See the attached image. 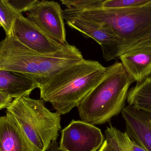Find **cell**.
<instances>
[{"label":"cell","mask_w":151,"mask_h":151,"mask_svg":"<svg viewBox=\"0 0 151 151\" xmlns=\"http://www.w3.org/2000/svg\"><path fill=\"white\" fill-rule=\"evenodd\" d=\"M106 67L83 59L39 85L40 98L61 115L78 106L104 77Z\"/></svg>","instance_id":"1"},{"label":"cell","mask_w":151,"mask_h":151,"mask_svg":"<svg viewBox=\"0 0 151 151\" xmlns=\"http://www.w3.org/2000/svg\"><path fill=\"white\" fill-rule=\"evenodd\" d=\"M83 59L79 49L55 56L37 53L20 42L13 31L0 42V69L28 76L39 85Z\"/></svg>","instance_id":"2"},{"label":"cell","mask_w":151,"mask_h":151,"mask_svg":"<svg viewBox=\"0 0 151 151\" xmlns=\"http://www.w3.org/2000/svg\"><path fill=\"white\" fill-rule=\"evenodd\" d=\"M134 82L121 62L106 67L103 79L77 106L81 119L93 125L110 121L125 107L129 87Z\"/></svg>","instance_id":"3"},{"label":"cell","mask_w":151,"mask_h":151,"mask_svg":"<svg viewBox=\"0 0 151 151\" xmlns=\"http://www.w3.org/2000/svg\"><path fill=\"white\" fill-rule=\"evenodd\" d=\"M64 11L111 29L119 40V58L126 46L151 34V1L143 5L120 9H66Z\"/></svg>","instance_id":"4"},{"label":"cell","mask_w":151,"mask_h":151,"mask_svg":"<svg viewBox=\"0 0 151 151\" xmlns=\"http://www.w3.org/2000/svg\"><path fill=\"white\" fill-rule=\"evenodd\" d=\"M39 151H46L61 129V114L50 112L42 99L29 95L15 98L6 108Z\"/></svg>","instance_id":"5"},{"label":"cell","mask_w":151,"mask_h":151,"mask_svg":"<svg viewBox=\"0 0 151 151\" xmlns=\"http://www.w3.org/2000/svg\"><path fill=\"white\" fill-rule=\"evenodd\" d=\"M13 30L22 44L42 55L55 56L79 49L68 43L63 44L49 37L22 13H17Z\"/></svg>","instance_id":"6"},{"label":"cell","mask_w":151,"mask_h":151,"mask_svg":"<svg viewBox=\"0 0 151 151\" xmlns=\"http://www.w3.org/2000/svg\"><path fill=\"white\" fill-rule=\"evenodd\" d=\"M63 11L55 1L37 0L27 13V18L44 33L59 43H67Z\"/></svg>","instance_id":"7"},{"label":"cell","mask_w":151,"mask_h":151,"mask_svg":"<svg viewBox=\"0 0 151 151\" xmlns=\"http://www.w3.org/2000/svg\"><path fill=\"white\" fill-rule=\"evenodd\" d=\"M63 16L70 27L79 31L86 37L93 39L100 45L106 61L119 58V40L109 27L64 10Z\"/></svg>","instance_id":"8"},{"label":"cell","mask_w":151,"mask_h":151,"mask_svg":"<svg viewBox=\"0 0 151 151\" xmlns=\"http://www.w3.org/2000/svg\"><path fill=\"white\" fill-rule=\"evenodd\" d=\"M61 133V151H97L105 140L101 129L82 121H72Z\"/></svg>","instance_id":"9"},{"label":"cell","mask_w":151,"mask_h":151,"mask_svg":"<svg viewBox=\"0 0 151 151\" xmlns=\"http://www.w3.org/2000/svg\"><path fill=\"white\" fill-rule=\"evenodd\" d=\"M121 113L130 139L145 151H151V113L128 105Z\"/></svg>","instance_id":"10"},{"label":"cell","mask_w":151,"mask_h":151,"mask_svg":"<svg viewBox=\"0 0 151 151\" xmlns=\"http://www.w3.org/2000/svg\"><path fill=\"white\" fill-rule=\"evenodd\" d=\"M0 151H39L7 112L0 117Z\"/></svg>","instance_id":"11"},{"label":"cell","mask_w":151,"mask_h":151,"mask_svg":"<svg viewBox=\"0 0 151 151\" xmlns=\"http://www.w3.org/2000/svg\"><path fill=\"white\" fill-rule=\"evenodd\" d=\"M119 58L127 73L137 83L151 77V46L130 50Z\"/></svg>","instance_id":"12"},{"label":"cell","mask_w":151,"mask_h":151,"mask_svg":"<svg viewBox=\"0 0 151 151\" xmlns=\"http://www.w3.org/2000/svg\"><path fill=\"white\" fill-rule=\"evenodd\" d=\"M39 86L35 80L28 76L0 69V91L12 99L30 95Z\"/></svg>","instance_id":"13"},{"label":"cell","mask_w":151,"mask_h":151,"mask_svg":"<svg viewBox=\"0 0 151 151\" xmlns=\"http://www.w3.org/2000/svg\"><path fill=\"white\" fill-rule=\"evenodd\" d=\"M127 102L140 111L150 113L151 110V77L131 88L128 94Z\"/></svg>","instance_id":"14"},{"label":"cell","mask_w":151,"mask_h":151,"mask_svg":"<svg viewBox=\"0 0 151 151\" xmlns=\"http://www.w3.org/2000/svg\"><path fill=\"white\" fill-rule=\"evenodd\" d=\"M113 133L116 151H146L130 139L126 132L114 126Z\"/></svg>","instance_id":"15"},{"label":"cell","mask_w":151,"mask_h":151,"mask_svg":"<svg viewBox=\"0 0 151 151\" xmlns=\"http://www.w3.org/2000/svg\"><path fill=\"white\" fill-rule=\"evenodd\" d=\"M17 13L9 4L8 0H0V24L6 35L13 32Z\"/></svg>","instance_id":"16"},{"label":"cell","mask_w":151,"mask_h":151,"mask_svg":"<svg viewBox=\"0 0 151 151\" xmlns=\"http://www.w3.org/2000/svg\"><path fill=\"white\" fill-rule=\"evenodd\" d=\"M151 0H103L100 9H120L146 4Z\"/></svg>","instance_id":"17"},{"label":"cell","mask_w":151,"mask_h":151,"mask_svg":"<svg viewBox=\"0 0 151 151\" xmlns=\"http://www.w3.org/2000/svg\"><path fill=\"white\" fill-rule=\"evenodd\" d=\"M9 4L17 13L28 12L37 0H8Z\"/></svg>","instance_id":"18"},{"label":"cell","mask_w":151,"mask_h":151,"mask_svg":"<svg viewBox=\"0 0 151 151\" xmlns=\"http://www.w3.org/2000/svg\"><path fill=\"white\" fill-rule=\"evenodd\" d=\"M151 46V34L145 38H143L141 40H139L137 41L132 43L129 44L127 46L123 48L121 52V55L125 52L137 48H142V47H148Z\"/></svg>","instance_id":"19"},{"label":"cell","mask_w":151,"mask_h":151,"mask_svg":"<svg viewBox=\"0 0 151 151\" xmlns=\"http://www.w3.org/2000/svg\"><path fill=\"white\" fill-rule=\"evenodd\" d=\"M12 101V98L0 91V111L7 108Z\"/></svg>","instance_id":"20"},{"label":"cell","mask_w":151,"mask_h":151,"mask_svg":"<svg viewBox=\"0 0 151 151\" xmlns=\"http://www.w3.org/2000/svg\"><path fill=\"white\" fill-rule=\"evenodd\" d=\"M46 151H61L59 148L58 143L56 141L52 142Z\"/></svg>","instance_id":"21"},{"label":"cell","mask_w":151,"mask_h":151,"mask_svg":"<svg viewBox=\"0 0 151 151\" xmlns=\"http://www.w3.org/2000/svg\"><path fill=\"white\" fill-rule=\"evenodd\" d=\"M1 24H0V27H1Z\"/></svg>","instance_id":"22"},{"label":"cell","mask_w":151,"mask_h":151,"mask_svg":"<svg viewBox=\"0 0 151 151\" xmlns=\"http://www.w3.org/2000/svg\"><path fill=\"white\" fill-rule=\"evenodd\" d=\"M150 113H151V112H150Z\"/></svg>","instance_id":"23"}]
</instances>
